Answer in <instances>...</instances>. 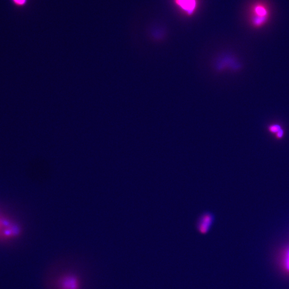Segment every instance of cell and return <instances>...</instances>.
I'll use <instances>...</instances> for the list:
<instances>
[{
	"mask_svg": "<svg viewBox=\"0 0 289 289\" xmlns=\"http://www.w3.org/2000/svg\"><path fill=\"white\" fill-rule=\"evenodd\" d=\"M58 285L60 289H79V282L75 276L67 275L59 279Z\"/></svg>",
	"mask_w": 289,
	"mask_h": 289,
	"instance_id": "3957f363",
	"label": "cell"
},
{
	"mask_svg": "<svg viewBox=\"0 0 289 289\" xmlns=\"http://www.w3.org/2000/svg\"><path fill=\"white\" fill-rule=\"evenodd\" d=\"M285 263L286 269H287L289 270V251L287 252L286 254Z\"/></svg>",
	"mask_w": 289,
	"mask_h": 289,
	"instance_id": "52a82bcc",
	"label": "cell"
},
{
	"mask_svg": "<svg viewBox=\"0 0 289 289\" xmlns=\"http://www.w3.org/2000/svg\"><path fill=\"white\" fill-rule=\"evenodd\" d=\"M176 2L183 11L189 14H191L196 7L195 0H176Z\"/></svg>",
	"mask_w": 289,
	"mask_h": 289,
	"instance_id": "277c9868",
	"label": "cell"
},
{
	"mask_svg": "<svg viewBox=\"0 0 289 289\" xmlns=\"http://www.w3.org/2000/svg\"><path fill=\"white\" fill-rule=\"evenodd\" d=\"M282 129L281 126L277 124H271L268 127V130L270 132L276 134Z\"/></svg>",
	"mask_w": 289,
	"mask_h": 289,
	"instance_id": "5b68a950",
	"label": "cell"
},
{
	"mask_svg": "<svg viewBox=\"0 0 289 289\" xmlns=\"http://www.w3.org/2000/svg\"><path fill=\"white\" fill-rule=\"evenodd\" d=\"M215 220V215L212 212L210 211L202 212L197 220V230L201 234H207L214 225Z\"/></svg>",
	"mask_w": 289,
	"mask_h": 289,
	"instance_id": "7a4b0ae2",
	"label": "cell"
},
{
	"mask_svg": "<svg viewBox=\"0 0 289 289\" xmlns=\"http://www.w3.org/2000/svg\"><path fill=\"white\" fill-rule=\"evenodd\" d=\"M12 3L16 7H23L28 2V0H11Z\"/></svg>",
	"mask_w": 289,
	"mask_h": 289,
	"instance_id": "8992f818",
	"label": "cell"
},
{
	"mask_svg": "<svg viewBox=\"0 0 289 289\" xmlns=\"http://www.w3.org/2000/svg\"><path fill=\"white\" fill-rule=\"evenodd\" d=\"M271 16V8L264 0H256L250 7L249 22L254 29L264 28L270 20Z\"/></svg>",
	"mask_w": 289,
	"mask_h": 289,
	"instance_id": "6da1fadb",
	"label": "cell"
}]
</instances>
